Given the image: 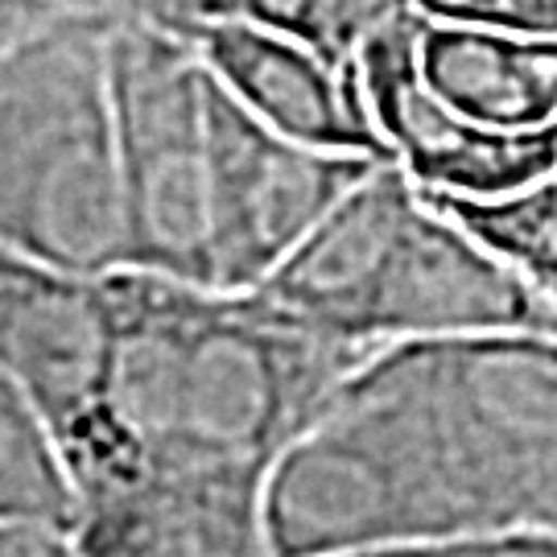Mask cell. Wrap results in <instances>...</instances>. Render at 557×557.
I'll list each match as a JSON object with an SVG mask.
<instances>
[{
    "label": "cell",
    "mask_w": 557,
    "mask_h": 557,
    "mask_svg": "<svg viewBox=\"0 0 557 557\" xmlns=\"http://www.w3.org/2000/svg\"><path fill=\"white\" fill-rule=\"evenodd\" d=\"M418 71L455 112L492 128H545L557 120V38L418 13Z\"/></svg>",
    "instance_id": "obj_11"
},
{
    "label": "cell",
    "mask_w": 557,
    "mask_h": 557,
    "mask_svg": "<svg viewBox=\"0 0 557 557\" xmlns=\"http://www.w3.org/2000/svg\"><path fill=\"white\" fill-rule=\"evenodd\" d=\"M356 75L388 158L430 199L492 202L557 174V120L492 128L442 103L418 71V9L356 50Z\"/></svg>",
    "instance_id": "obj_8"
},
{
    "label": "cell",
    "mask_w": 557,
    "mask_h": 557,
    "mask_svg": "<svg viewBox=\"0 0 557 557\" xmlns=\"http://www.w3.org/2000/svg\"><path fill=\"white\" fill-rule=\"evenodd\" d=\"M71 13H100L116 21V0H0V46Z\"/></svg>",
    "instance_id": "obj_17"
},
{
    "label": "cell",
    "mask_w": 557,
    "mask_h": 557,
    "mask_svg": "<svg viewBox=\"0 0 557 557\" xmlns=\"http://www.w3.org/2000/svg\"><path fill=\"white\" fill-rule=\"evenodd\" d=\"M314 9L319 0H236V17L277 25L306 41H314Z\"/></svg>",
    "instance_id": "obj_18"
},
{
    "label": "cell",
    "mask_w": 557,
    "mask_h": 557,
    "mask_svg": "<svg viewBox=\"0 0 557 557\" xmlns=\"http://www.w3.org/2000/svg\"><path fill=\"white\" fill-rule=\"evenodd\" d=\"M112 25L71 13L0 46V244L91 277L128 264Z\"/></svg>",
    "instance_id": "obj_4"
},
{
    "label": "cell",
    "mask_w": 557,
    "mask_h": 557,
    "mask_svg": "<svg viewBox=\"0 0 557 557\" xmlns=\"http://www.w3.org/2000/svg\"><path fill=\"white\" fill-rule=\"evenodd\" d=\"M425 195V190H421ZM430 199V195H425ZM450 215L467 223L483 244L512 260L524 281L537 289L557 322V174L533 182L508 199L492 202H442Z\"/></svg>",
    "instance_id": "obj_13"
},
{
    "label": "cell",
    "mask_w": 557,
    "mask_h": 557,
    "mask_svg": "<svg viewBox=\"0 0 557 557\" xmlns=\"http://www.w3.org/2000/svg\"><path fill=\"white\" fill-rule=\"evenodd\" d=\"M405 13H413V0H319L314 46L338 62H356L359 46Z\"/></svg>",
    "instance_id": "obj_15"
},
{
    "label": "cell",
    "mask_w": 557,
    "mask_h": 557,
    "mask_svg": "<svg viewBox=\"0 0 557 557\" xmlns=\"http://www.w3.org/2000/svg\"><path fill=\"white\" fill-rule=\"evenodd\" d=\"M223 17H236V0H116V21L149 25L190 46L211 21Z\"/></svg>",
    "instance_id": "obj_16"
},
{
    "label": "cell",
    "mask_w": 557,
    "mask_h": 557,
    "mask_svg": "<svg viewBox=\"0 0 557 557\" xmlns=\"http://www.w3.org/2000/svg\"><path fill=\"white\" fill-rule=\"evenodd\" d=\"M120 322L116 393L158 462L273 471L277 455L372 356L260 289L149 269L108 273Z\"/></svg>",
    "instance_id": "obj_2"
},
{
    "label": "cell",
    "mask_w": 557,
    "mask_h": 557,
    "mask_svg": "<svg viewBox=\"0 0 557 557\" xmlns=\"http://www.w3.org/2000/svg\"><path fill=\"white\" fill-rule=\"evenodd\" d=\"M128 269L211 285L207 66L190 41L112 25Z\"/></svg>",
    "instance_id": "obj_6"
},
{
    "label": "cell",
    "mask_w": 557,
    "mask_h": 557,
    "mask_svg": "<svg viewBox=\"0 0 557 557\" xmlns=\"http://www.w3.org/2000/svg\"><path fill=\"white\" fill-rule=\"evenodd\" d=\"M211 285L257 289L380 158L281 137L207 71Z\"/></svg>",
    "instance_id": "obj_7"
},
{
    "label": "cell",
    "mask_w": 557,
    "mask_h": 557,
    "mask_svg": "<svg viewBox=\"0 0 557 557\" xmlns=\"http://www.w3.org/2000/svg\"><path fill=\"white\" fill-rule=\"evenodd\" d=\"M326 335L380 351L405 338L554 331V310L397 161H376L257 285Z\"/></svg>",
    "instance_id": "obj_3"
},
{
    "label": "cell",
    "mask_w": 557,
    "mask_h": 557,
    "mask_svg": "<svg viewBox=\"0 0 557 557\" xmlns=\"http://www.w3.org/2000/svg\"><path fill=\"white\" fill-rule=\"evenodd\" d=\"M83 520V492L50 425L0 376V554L79 557Z\"/></svg>",
    "instance_id": "obj_12"
},
{
    "label": "cell",
    "mask_w": 557,
    "mask_h": 557,
    "mask_svg": "<svg viewBox=\"0 0 557 557\" xmlns=\"http://www.w3.org/2000/svg\"><path fill=\"white\" fill-rule=\"evenodd\" d=\"M421 17L487 25L529 38H557V0H413Z\"/></svg>",
    "instance_id": "obj_14"
},
{
    "label": "cell",
    "mask_w": 557,
    "mask_h": 557,
    "mask_svg": "<svg viewBox=\"0 0 557 557\" xmlns=\"http://www.w3.org/2000/svg\"><path fill=\"white\" fill-rule=\"evenodd\" d=\"M264 483L257 467L158 462L91 508L79 554L87 557H264Z\"/></svg>",
    "instance_id": "obj_10"
},
{
    "label": "cell",
    "mask_w": 557,
    "mask_h": 557,
    "mask_svg": "<svg viewBox=\"0 0 557 557\" xmlns=\"http://www.w3.org/2000/svg\"><path fill=\"white\" fill-rule=\"evenodd\" d=\"M195 50L211 79L281 137L393 161L368 112L356 62H338L314 41L248 17L211 21Z\"/></svg>",
    "instance_id": "obj_9"
},
{
    "label": "cell",
    "mask_w": 557,
    "mask_h": 557,
    "mask_svg": "<svg viewBox=\"0 0 557 557\" xmlns=\"http://www.w3.org/2000/svg\"><path fill=\"white\" fill-rule=\"evenodd\" d=\"M0 376L50 425L87 512L145 475L149 450L116 393L120 322L108 273H71L0 248Z\"/></svg>",
    "instance_id": "obj_5"
},
{
    "label": "cell",
    "mask_w": 557,
    "mask_h": 557,
    "mask_svg": "<svg viewBox=\"0 0 557 557\" xmlns=\"http://www.w3.org/2000/svg\"><path fill=\"white\" fill-rule=\"evenodd\" d=\"M388 430L438 557H557V335L405 338L351 372Z\"/></svg>",
    "instance_id": "obj_1"
}]
</instances>
